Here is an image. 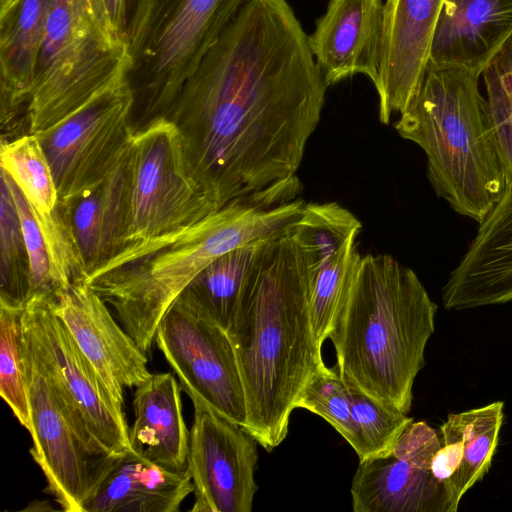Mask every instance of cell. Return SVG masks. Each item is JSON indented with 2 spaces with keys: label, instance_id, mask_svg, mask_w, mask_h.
Listing matches in <instances>:
<instances>
[{
  "label": "cell",
  "instance_id": "cell-1",
  "mask_svg": "<svg viewBox=\"0 0 512 512\" xmlns=\"http://www.w3.org/2000/svg\"><path fill=\"white\" fill-rule=\"evenodd\" d=\"M327 85L286 0H250L183 84L164 118L216 210L298 198L297 171Z\"/></svg>",
  "mask_w": 512,
  "mask_h": 512
},
{
  "label": "cell",
  "instance_id": "cell-20",
  "mask_svg": "<svg viewBox=\"0 0 512 512\" xmlns=\"http://www.w3.org/2000/svg\"><path fill=\"white\" fill-rule=\"evenodd\" d=\"M132 405L130 448L167 470L187 471L190 431L182 413L180 385L173 374H152L136 387Z\"/></svg>",
  "mask_w": 512,
  "mask_h": 512
},
{
  "label": "cell",
  "instance_id": "cell-14",
  "mask_svg": "<svg viewBox=\"0 0 512 512\" xmlns=\"http://www.w3.org/2000/svg\"><path fill=\"white\" fill-rule=\"evenodd\" d=\"M50 301L112 397L123 406L125 389L138 387L152 375L146 353L118 325L106 302L86 281L59 290Z\"/></svg>",
  "mask_w": 512,
  "mask_h": 512
},
{
  "label": "cell",
  "instance_id": "cell-13",
  "mask_svg": "<svg viewBox=\"0 0 512 512\" xmlns=\"http://www.w3.org/2000/svg\"><path fill=\"white\" fill-rule=\"evenodd\" d=\"M187 469L195 501L191 512H250L258 486V441L242 426L197 404Z\"/></svg>",
  "mask_w": 512,
  "mask_h": 512
},
{
  "label": "cell",
  "instance_id": "cell-27",
  "mask_svg": "<svg viewBox=\"0 0 512 512\" xmlns=\"http://www.w3.org/2000/svg\"><path fill=\"white\" fill-rule=\"evenodd\" d=\"M358 234L352 235L336 252L312 264L306 263L310 318L320 348L329 338L337 310L362 256L357 251Z\"/></svg>",
  "mask_w": 512,
  "mask_h": 512
},
{
  "label": "cell",
  "instance_id": "cell-19",
  "mask_svg": "<svg viewBox=\"0 0 512 512\" xmlns=\"http://www.w3.org/2000/svg\"><path fill=\"white\" fill-rule=\"evenodd\" d=\"M512 38V0H444L429 61L483 70Z\"/></svg>",
  "mask_w": 512,
  "mask_h": 512
},
{
  "label": "cell",
  "instance_id": "cell-26",
  "mask_svg": "<svg viewBox=\"0 0 512 512\" xmlns=\"http://www.w3.org/2000/svg\"><path fill=\"white\" fill-rule=\"evenodd\" d=\"M1 170L23 193L39 225L47 223L61 208L51 166L36 134L26 133L1 140Z\"/></svg>",
  "mask_w": 512,
  "mask_h": 512
},
{
  "label": "cell",
  "instance_id": "cell-2",
  "mask_svg": "<svg viewBox=\"0 0 512 512\" xmlns=\"http://www.w3.org/2000/svg\"><path fill=\"white\" fill-rule=\"evenodd\" d=\"M294 223L259 250L227 330L245 389L244 429L269 452L285 440L304 387L326 366L312 329L309 273Z\"/></svg>",
  "mask_w": 512,
  "mask_h": 512
},
{
  "label": "cell",
  "instance_id": "cell-23",
  "mask_svg": "<svg viewBox=\"0 0 512 512\" xmlns=\"http://www.w3.org/2000/svg\"><path fill=\"white\" fill-rule=\"evenodd\" d=\"M351 496L354 512H446L431 471L392 453L359 462Z\"/></svg>",
  "mask_w": 512,
  "mask_h": 512
},
{
  "label": "cell",
  "instance_id": "cell-34",
  "mask_svg": "<svg viewBox=\"0 0 512 512\" xmlns=\"http://www.w3.org/2000/svg\"><path fill=\"white\" fill-rule=\"evenodd\" d=\"M441 447L440 435L424 421L412 422L399 437L392 454L425 469Z\"/></svg>",
  "mask_w": 512,
  "mask_h": 512
},
{
  "label": "cell",
  "instance_id": "cell-33",
  "mask_svg": "<svg viewBox=\"0 0 512 512\" xmlns=\"http://www.w3.org/2000/svg\"><path fill=\"white\" fill-rule=\"evenodd\" d=\"M12 192L29 256V297L34 295L53 296L57 286L52 274L50 258L45 240L29 203L15 182L1 170Z\"/></svg>",
  "mask_w": 512,
  "mask_h": 512
},
{
  "label": "cell",
  "instance_id": "cell-12",
  "mask_svg": "<svg viewBox=\"0 0 512 512\" xmlns=\"http://www.w3.org/2000/svg\"><path fill=\"white\" fill-rule=\"evenodd\" d=\"M51 296H31L23 308L22 331L36 355L112 454L130 448L123 406L115 401L51 307Z\"/></svg>",
  "mask_w": 512,
  "mask_h": 512
},
{
  "label": "cell",
  "instance_id": "cell-9",
  "mask_svg": "<svg viewBox=\"0 0 512 512\" xmlns=\"http://www.w3.org/2000/svg\"><path fill=\"white\" fill-rule=\"evenodd\" d=\"M129 168L127 244L175 231L217 211L190 172L178 129L166 118L134 131Z\"/></svg>",
  "mask_w": 512,
  "mask_h": 512
},
{
  "label": "cell",
  "instance_id": "cell-30",
  "mask_svg": "<svg viewBox=\"0 0 512 512\" xmlns=\"http://www.w3.org/2000/svg\"><path fill=\"white\" fill-rule=\"evenodd\" d=\"M22 313L0 305V395L28 432L31 415L22 357Z\"/></svg>",
  "mask_w": 512,
  "mask_h": 512
},
{
  "label": "cell",
  "instance_id": "cell-22",
  "mask_svg": "<svg viewBox=\"0 0 512 512\" xmlns=\"http://www.w3.org/2000/svg\"><path fill=\"white\" fill-rule=\"evenodd\" d=\"M130 148V146H129ZM129 149L93 190L65 202L89 273L127 244L130 219Z\"/></svg>",
  "mask_w": 512,
  "mask_h": 512
},
{
  "label": "cell",
  "instance_id": "cell-11",
  "mask_svg": "<svg viewBox=\"0 0 512 512\" xmlns=\"http://www.w3.org/2000/svg\"><path fill=\"white\" fill-rule=\"evenodd\" d=\"M133 98L125 78L36 133L62 202L97 187L129 149Z\"/></svg>",
  "mask_w": 512,
  "mask_h": 512
},
{
  "label": "cell",
  "instance_id": "cell-32",
  "mask_svg": "<svg viewBox=\"0 0 512 512\" xmlns=\"http://www.w3.org/2000/svg\"><path fill=\"white\" fill-rule=\"evenodd\" d=\"M492 126L512 186V38L482 72Z\"/></svg>",
  "mask_w": 512,
  "mask_h": 512
},
{
  "label": "cell",
  "instance_id": "cell-24",
  "mask_svg": "<svg viewBox=\"0 0 512 512\" xmlns=\"http://www.w3.org/2000/svg\"><path fill=\"white\" fill-rule=\"evenodd\" d=\"M504 402L448 414L440 428L459 443L461 464L445 493L446 512H456L463 496L489 472L504 420Z\"/></svg>",
  "mask_w": 512,
  "mask_h": 512
},
{
  "label": "cell",
  "instance_id": "cell-8",
  "mask_svg": "<svg viewBox=\"0 0 512 512\" xmlns=\"http://www.w3.org/2000/svg\"><path fill=\"white\" fill-rule=\"evenodd\" d=\"M22 357L33 441L30 454L66 512H83L120 455L109 452L40 361L22 331Z\"/></svg>",
  "mask_w": 512,
  "mask_h": 512
},
{
  "label": "cell",
  "instance_id": "cell-29",
  "mask_svg": "<svg viewBox=\"0 0 512 512\" xmlns=\"http://www.w3.org/2000/svg\"><path fill=\"white\" fill-rule=\"evenodd\" d=\"M308 410L326 420L350 444L359 457L362 445L352 414L350 389L336 369L318 370L299 395L295 409Z\"/></svg>",
  "mask_w": 512,
  "mask_h": 512
},
{
  "label": "cell",
  "instance_id": "cell-7",
  "mask_svg": "<svg viewBox=\"0 0 512 512\" xmlns=\"http://www.w3.org/2000/svg\"><path fill=\"white\" fill-rule=\"evenodd\" d=\"M127 47L112 42L85 0H51L34 69L28 133L44 131L124 79Z\"/></svg>",
  "mask_w": 512,
  "mask_h": 512
},
{
  "label": "cell",
  "instance_id": "cell-3",
  "mask_svg": "<svg viewBox=\"0 0 512 512\" xmlns=\"http://www.w3.org/2000/svg\"><path fill=\"white\" fill-rule=\"evenodd\" d=\"M437 309L411 268L361 256L329 335L345 384L408 414Z\"/></svg>",
  "mask_w": 512,
  "mask_h": 512
},
{
  "label": "cell",
  "instance_id": "cell-10",
  "mask_svg": "<svg viewBox=\"0 0 512 512\" xmlns=\"http://www.w3.org/2000/svg\"><path fill=\"white\" fill-rule=\"evenodd\" d=\"M155 343L193 404L246 427L245 389L226 330L181 293L160 321Z\"/></svg>",
  "mask_w": 512,
  "mask_h": 512
},
{
  "label": "cell",
  "instance_id": "cell-17",
  "mask_svg": "<svg viewBox=\"0 0 512 512\" xmlns=\"http://www.w3.org/2000/svg\"><path fill=\"white\" fill-rule=\"evenodd\" d=\"M441 296L443 307L456 311L512 301V186L479 222Z\"/></svg>",
  "mask_w": 512,
  "mask_h": 512
},
{
  "label": "cell",
  "instance_id": "cell-35",
  "mask_svg": "<svg viewBox=\"0 0 512 512\" xmlns=\"http://www.w3.org/2000/svg\"><path fill=\"white\" fill-rule=\"evenodd\" d=\"M85 1L105 35L114 43L126 45L125 0Z\"/></svg>",
  "mask_w": 512,
  "mask_h": 512
},
{
  "label": "cell",
  "instance_id": "cell-28",
  "mask_svg": "<svg viewBox=\"0 0 512 512\" xmlns=\"http://www.w3.org/2000/svg\"><path fill=\"white\" fill-rule=\"evenodd\" d=\"M0 191V305L23 309L29 297V256L19 213L3 175Z\"/></svg>",
  "mask_w": 512,
  "mask_h": 512
},
{
  "label": "cell",
  "instance_id": "cell-37",
  "mask_svg": "<svg viewBox=\"0 0 512 512\" xmlns=\"http://www.w3.org/2000/svg\"><path fill=\"white\" fill-rule=\"evenodd\" d=\"M14 0H0V10L9 6Z\"/></svg>",
  "mask_w": 512,
  "mask_h": 512
},
{
  "label": "cell",
  "instance_id": "cell-36",
  "mask_svg": "<svg viewBox=\"0 0 512 512\" xmlns=\"http://www.w3.org/2000/svg\"><path fill=\"white\" fill-rule=\"evenodd\" d=\"M149 0H125V40L126 46L136 33Z\"/></svg>",
  "mask_w": 512,
  "mask_h": 512
},
{
  "label": "cell",
  "instance_id": "cell-16",
  "mask_svg": "<svg viewBox=\"0 0 512 512\" xmlns=\"http://www.w3.org/2000/svg\"><path fill=\"white\" fill-rule=\"evenodd\" d=\"M384 28L383 0H329L308 36L327 86L357 74L378 82Z\"/></svg>",
  "mask_w": 512,
  "mask_h": 512
},
{
  "label": "cell",
  "instance_id": "cell-31",
  "mask_svg": "<svg viewBox=\"0 0 512 512\" xmlns=\"http://www.w3.org/2000/svg\"><path fill=\"white\" fill-rule=\"evenodd\" d=\"M350 396L362 445L359 462L390 455L413 418L358 390L350 389Z\"/></svg>",
  "mask_w": 512,
  "mask_h": 512
},
{
  "label": "cell",
  "instance_id": "cell-4",
  "mask_svg": "<svg viewBox=\"0 0 512 512\" xmlns=\"http://www.w3.org/2000/svg\"><path fill=\"white\" fill-rule=\"evenodd\" d=\"M304 205L300 198L278 206L227 205L194 224L126 244L92 270L86 282L149 354L163 316L204 268L237 247L288 227Z\"/></svg>",
  "mask_w": 512,
  "mask_h": 512
},
{
  "label": "cell",
  "instance_id": "cell-25",
  "mask_svg": "<svg viewBox=\"0 0 512 512\" xmlns=\"http://www.w3.org/2000/svg\"><path fill=\"white\" fill-rule=\"evenodd\" d=\"M268 237L242 245L218 257L182 292L202 313L226 331L253 262Z\"/></svg>",
  "mask_w": 512,
  "mask_h": 512
},
{
  "label": "cell",
  "instance_id": "cell-21",
  "mask_svg": "<svg viewBox=\"0 0 512 512\" xmlns=\"http://www.w3.org/2000/svg\"><path fill=\"white\" fill-rule=\"evenodd\" d=\"M193 490L188 469L167 470L129 448L85 502L83 512H177Z\"/></svg>",
  "mask_w": 512,
  "mask_h": 512
},
{
  "label": "cell",
  "instance_id": "cell-15",
  "mask_svg": "<svg viewBox=\"0 0 512 512\" xmlns=\"http://www.w3.org/2000/svg\"><path fill=\"white\" fill-rule=\"evenodd\" d=\"M444 0H386L382 60L378 82L379 119L403 113L429 62Z\"/></svg>",
  "mask_w": 512,
  "mask_h": 512
},
{
  "label": "cell",
  "instance_id": "cell-6",
  "mask_svg": "<svg viewBox=\"0 0 512 512\" xmlns=\"http://www.w3.org/2000/svg\"><path fill=\"white\" fill-rule=\"evenodd\" d=\"M250 0H149L127 43L131 125L164 118L188 77Z\"/></svg>",
  "mask_w": 512,
  "mask_h": 512
},
{
  "label": "cell",
  "instance_id": "cell-5",
  "mask_svg": "<svg viewBox=\"0 0 512 512\" xmlns=\"http://www.w3.org/2000/svg\"><path fill=\"white\" fill-rule=\"evenodd\" d=\"M481 74L428 62L421 82L395 124L427 157V177L458 214L481 222L508 187Z\"/></svg>",
  "mask_w": 512,
  "mask_h": 512
},
{
  "label": "cell",
  "instance_id": "cell-18",
  "mask_svg": "<svg viewBox=\"0 0 512 512\" xmlns=\"http://www.w3.org/2000/svg\"><path fill=\"white\" fill-rule=\"evenodd\" d=\"M51 0H14L0 10L1 140L28 128L34 69Z\"/></svg>",
  "mask_w": 512,
  "mask_h": 512
}]
</instances>
